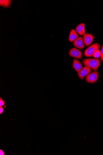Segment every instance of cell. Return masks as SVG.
<instances>
[{"instance_id":"cell-6","label":"cell","mask_w":103,"mask_h":155,"mask_svg":"<svg viewBox=\"0 0 103 155\" xmlns=\"http://www.w3.org/2000/svg\"><path fill=\"white\" fill-rule=\"evenodd\" d=\"M83 38L86 46L90 45L93 42L94 37L92 34L85 33L83 35Z\"/></svg>"},{"instance_id":"cell-1","label":"cell","mask_w":103,"mask_h":155,"mask_svg":"<svg viewBox=\"0 0 103 155\" xmlns=\"http://www.w3.org/2000/svg\"><path fill=\"white\" fill-rule=\"evenodd\" d=\"M82 62L85 66H88L94 71L97 70L101 65V60L99 58L85 59L82 60Z\"/></svg>"},{"instance_id":"cell-4","label":"cell","mask_w":103,"mask_h":155,"mask_svg":"<svg viewBox=\"0 0 103 155\" xmlns=\"http://www.w3.org/2000/svg\"><path fill=\"white\" fill-rule=\"evenodd\" d=\"M69 55L72 58L77 59H81L82 57V52L76 48H73L69 52Z\"/></svg>"},{"instance_id":"cell-7","label":"cell","mask_w":103,"mask_h":155,"mask_svg":"<svg viewBox=\"0 0 103 155\" xmlns=\"http://www.w3.org/2000/svg\"><path fill=\"white\" fill-rule=\"evenodd\" d=\"M73 44L76 48L82 49L85 47L83 38L82 37L78 38L73 42Z\"/></svg>"},{"instance_id":"cell-13","label":"cell","mask_w":103,"mask_h":155,"mask_svg":"<svg viewBox=\"0 0 103 155\" xmlns=\"http://www.w3.org/2000/svg\"><path fill=\"white\" fill-rule=\"evenodd\" d=\"M5 101L3 100L1 97L0 99V107H3L5 106Z\"/></svg>"},{"instance_id":"cell-9","label":"cell","mask_w":103,"mask_h":155,"mask_svg":"<svg viewBox=\"0 0 103 155\" xmlns=\"http://www.w3.org/2000/svg\"><path fill=\"white\" fill-rule=\"evenodd\" d=\"M79 35L76 31L75 28H73L71 30L70 32L69 40L70 42H73L78 38H79Z\"/></svg>"},{"instance_id":"cell-12","label":"cell","mask_w":103,"mask_h":155,"mask_svg":"<svg viewBox=\"0 0 103 155\" xmlns=\"http://www.w3.org/2000/svg\"><path fill=\"white\" fill-rule=\"evenodd\" d=\"M94 58H95L98 59L99 58L101 57L100 51L99 50L97 51L94 53L93 55Z\"/></svg>"},{"instance_id":"cell-16","label":"cell","mask_w":103,"mask_h":155,"mask_svg":"<svg viewBox=\"0 0 103 155\" xmlns=\"http://www.w3.org/2000/svg\"><path fill=\"white\" fill-rule=\"evenodd\" d=\"M0 155H5V152L3 150L1 149L0 150Z\"/></svg>"},{"instance_id":"cell-8","label":"cell","mask_w":103,"mask_h":155,"mask_svg":"<svg viewBox=\"0 0 103 155\" xmlns=\"http://www.w3.org/2000/svg\"><path fill=\"white\" fill-rule=\"evenodd\" d=\"M73 67L77 72H80L83 68V66L79 61L76 59L73 60Z\"/></svg>"},{"instance_id":"cell-11","label":"cell","mask_w":103,"mask_h":155,"mask_svg":"<svg viewBox=\"0 0 103 155\" xmlns=\"http://www.w3.org/2000/svg\"><path fill=\"white\" fill-rule=\"evenodd\" d=\"M11 2V1H1V5L5 7H9Z\"/></svg>"},{"instance_id":"cell-5","label":"cell","mask_w":103,"mask_h":155,"mask_svg":"<svg viewBox=\"0 0 103 155\" xmlns=\"http://www.w3.org/2000/svg\"><path fill=\"white\" fill-rule=\"evenodd\" d=\"M92 70V69L88 66H85L80 72H78V76L82 80L91 72Z\"/></svg>"},{"instance_id":"cell-3","label":"cell","mask_w":103,"mask_h":155,"mask_svg":"<svg viewBox=\"0 0 103 155\" xmlns=\"http://www.w3.org/2000/svg\"><path fill=\"white\" fill-rule=\"evenodd\" d=\"M99 77V72L97 70L94 71L90 72L86 76L85 80L86 82L90 83H93L97 82Z\"/></svg>"},{"instance_id":"cell-15","label":"cell","mask_w":103,"mask_h":155,"mask_svg":"<svg viewBox=\"0 0 103 155\" xmlns=\"http://www.w3.org/2000/svg\"><path fill=\"white\" fill-rule=\"evenodd\" d=\"M4 112V109L2 107H0V114H2Z\"/></svg>"},{"instance_id":"cell-10","label":"cell","mask_w":103,"mask_h":155,"mask_svg":"<svg viewBox=\"0 0 103 155\" xmlns=\"http://www.w3.org/2000/svg\"><path fill=\"white\" fill-rule=\"evenodd\" d=\"M75 30L78 34L81 36L83 35L85 33V23H82L78 25Z\"/></svg>"},{"instance_id":"cell-14","label":"cell","mask_w":103,"mask_h":155,"mask_svg":"<svg viewBox=\"0 0 103 155\" xmlns=\"http://www.w3.org/2000/svg\"><path fill=\"white\" fill-rule=\"evenodd\" d=\"M101 53V62L103 60V45L100 51Z\"/></svg>"},{"instance_id":"cell-2","label":"cell","mask_w":103,"mask_h":155,"mask_svg":"<svg viewBox=\"0 0 103 155\" xmlns=\"http://www.w3.org/2000/svg\"><path fill=\"white\" fill-rule=\"evenodd\" d=\"M100 47V45L98 43L92 44L85 51L84 54L85 56L88 58L93 56L94 53L98 50H99Z\"/></svg>"}]
</instances>
